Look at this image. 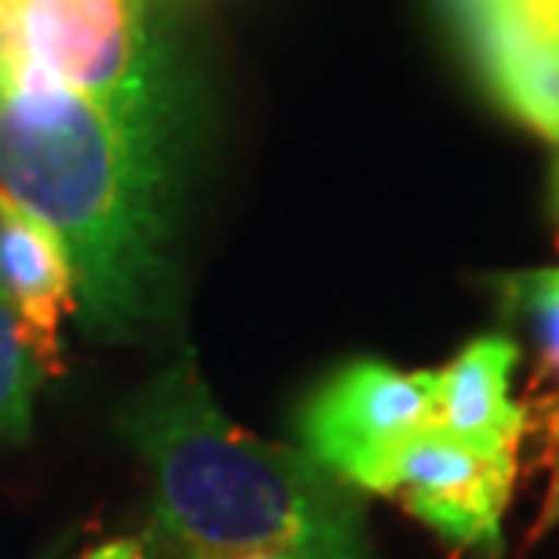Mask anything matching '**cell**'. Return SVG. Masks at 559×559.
<instances>
[{"instance_id": "cell-1", "label": "cell", "mask_w": 559, "mask_h": 559, "mask_svg": "<svg viewBox=\"0 0 559 559\" xmlns=\"http://www.w3.org/2000/svg\"><path fill=\"white\" fill-rule=\"evenodd\" d=\"M0 189L44 218L73 265V309L98 338H139L171 309V186L131 135L0 33Z\"/></svg>"}, {"instance_id": "cell-2", "label": "cell", "mask_w": 559, "mask_h": 559, "mask_svg": "<svg viewBox=\"0 0 559 559\" xmlns=\"http://www.w3.org/2000/svg\"><path fill=\"white\" fill-rule=\"evenodd\" d=\"M120 429L150 473L145 559H374L353 487L233 425L193 364L156 374Z\"/></svg>"}, {"instance_id": "cell-3", "label": "cell", "mask_w": 559, "mask_h": 559, "mask_svg": "<svg viewBox=\"0 0 559 559\" xmlns=\"http://www.w3.org/2000/svg\"><path fill=\"white\" fill-rule=\"evenodd\" d=\"M4 37L131 135L160 145V87L139 0H0Z\"/></svg>"}, {"instance_id": "cell-4", "label": "cell", "mask_w": 559, "mask_h": 559, "mask_svg": "<svg viewBox=\"0 0 559 559\" xmlns=\"http://www.w3.org/2000/svg\"><path fill=\"white\" fill-rule=\"evenodd\" d=\"M436 418V371L360 360L323 382L301 411V451L353 490L378 495L389 462Z\"/></svg>"}, {"instance_id": "cell-5", "label": "cell", "mask_w": 559, "mask_h": 559, "mask_svg": "<svg viewBox=\"0 0 559 559\" xmlns=\"http://www.w3.org/2000/svg\"><path fill=\"white\" fill-rule=\"evenodd\" d=\"M516 473L520 451H484L429 425L396 451L378 495L400 501L454 552L501 559Z\"/></svg>"}, {"instance_id": "cell-6", "label": "cell", "mask_w": 559, "mask_h": 559, "mask_svg": "<svg viewBox=\"0 0 559 559\" xmlns=\"http://www.w3.org/2000/svg\"><path fill=\"white\" fill-rule=\"evenodd\" d=\"M520 364V342L509 334L473 338L451 364L436 371L432 425L484 451H520L527 436V404L509 393Z\"/></svg>"}, {"instance_id": "cell-7", "label": "cell", "mask_w": 559, "mask_h": 559, "mask_svg": "<svg viewBox=\"0 0 559 559\" xmlns=\"http://www.w3.org/2000/svg\"><path fill=\"white\" fill-rule=\"evenodd\" d=\"M0 290L19 309L44 367L59 356L62 317L73 309V265L44 218L0 189Z\"/></svg>"}, {"instance_id": "cell-8", "label": "cell", "mask_w": 559, "mask_h": 559, "mask_svg": "<svg viewBox=\"0 0 559 559\" xmlns=\"http://www.w3.org/2000/svg\"><path fill=\"white\" fill-rule=\"evenodd\" d=\"M473 51L498 103L538 135L559 142V29L509 22Z\"/></svg>"}, {"instance_id": "cell-9", "label": "cell", "mask_w": 559, "mask_h": 559, "mask_svg": "<svg viewBox=\"0 0 559 559\" xmlns=\"http://www.w3.org/2000/svg\"><path fill=\"white\" fill-rule=\"evenodd\" d=\"M506 317L520 323L534 353L523 404L527 411L559 407V270L506 273L495 280Z\"/></svg>"}, {"instance_id": "cell-10", "label": "cell", "mask_w": 559, "mask_h": 559, "mask_svg": "<svg viewBox=\"0 0 559 559\" xmlns=\"http://www.w3.org/2000/svg\"><path fill=\"white\" fill-rule=\"evenodd\" d=\"M48 374L19 309L0 290V440L22 443L33 425V396Z\"/></svg>"}, {"instance_id": "cell-11", "label": "cell", "mask_w": 559, "mask_h": 559, "mask_svg": "<svg viewBox=\"0 0 559 559\" xmlns=\"http://www.w3.org/2000/svg\"><path fill=\"white\" fill-rule=\"evenodd\" d=\"M527 418H531L527 432L542 436L538 465L549 473V487H545L542 509H538V516H534V527L527 534V545H534V542H542L552 527H559V407L527 411Z\"/></svg>"}, {"instance_id": "cell-12", "label": "cell", "mask_w": 559, "mask_h": 559, "mask_svg": "<svg viewBox=\"0 0 559 559\" xmlns=\"http://www.w3.org/2000/svg\"><path fill=\"white\" fill-rule=\"evenodd\" d=\"M451 8L457 11V19H462L468 40L479 44L487 33H495L501 22H509L516 15L520 0H451Z\"/></svg>"}, {"instance_id": "cell-13", "label": "cell", "mask_w": 559, "mask_h": 559, "mask_svg": "<svg viewBox=\"0 0 559 559\" xmlns=\"http://www.w3.org/2000/svg\"><path fill=\"white\" fill-rule=\"evenodd\" d=\"M84 559H145V552H142V542H135V538H117V542L98 545V549H92Z\"/></svg>"}, {"instance_id": "cell-14", "label": "cell", "mask_w": 559, "mask_h": 559, "mask_svg": "<svg viewBox=\"0 0 559 559\" xmlns=\"http://www.w3.org/2000/svg\"><path fill=\"white\" fill-rule=\"evenodd\" d=\"M556 207H559V160H556Z\"/></svg>"}, {"instance_id": "cell-15", "label": "cell", "mask_w": 559, "mask_h": 559, "mask_svg": "<svg viewBox=\"0 0 559 559\" xmlns=\"http://www.w3.org/2000/svg\"><path fill=\"white\" fill-rule=\"evenodd\" d=\"M248 559H284V556H248Z\"/></svg>"}]
</instances>
